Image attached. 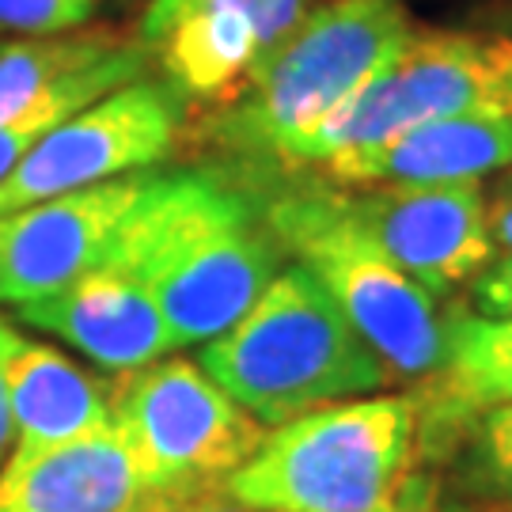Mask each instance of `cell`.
<instances>
[{"label": "cell", "instance_id": "603a6c76", "mask_svg": "<svg viewBox=\"0 0 512 512\" xmlns=\"http://www.w3.org/2000/svg\"><path fill=\"white\" fill-rule=\"evenodd\" d=\"M190 512H255V509H247V505H239V501H232V497L224 494H213L205 497L202 505H194Z\"/></svg>", "mask_w": 512, "mask_h": 512}, {"label": "cell", "instance_id": "4fadbf2b", "mask_svg": "<svg viewBox=\"0 0 512 512\" xmlns=\"http://www.w3.org/2000/svg\"><path fill=\"white\" fill-rule=\"evenodd\" d=\"M327 175L342 186H429L482 179L512 167V114H448L399 129L380 145L330 156Z\"/></svg>", "mask_w": 512, "mask_h": 512}, {"label": "cell", "instance_id": "5bb4252c", "mask_svg": "<svg viewBox=\"0 0 512 512\" xmlns=\"http://www.w3.org/2000/svg\"><path fill=\"white\" fill-rule=\"evenodd\" d=\"M137 38L183 99L220 107L236 99L262 57L255 19L236 0H152Z\"/></svg>", "mask_w": 512, "mask_h": 512}, {"label": "cell", "instance_id": "d6986e66", "mask_svg": "<svg viewBox=\"0 0 512 512\" xmlns=\"http://www.w3.org/2000/svg\"><path fill=\"white\" fill-rule=\"evenodd\" d=\"M99 0H0V31L12 35H61L88 27Z\"/></svg>", "mask_w": 512, "mask_h": 512}, {"label": "cell", "instance_id": "9a60e30c", "mask_svg": "<svg viewBox=\"0 0 512 512\" xmlns=\"http://www.w3.org/2000/svg\"><path fill=\"white\" fill-rule=\"evenodd\" d=\"M12 452H42L110 425V380L61 349L16 334L4 361Z\"/></svg>", "mask_w": 512, "mask_h": 512}, {"label": "cell", "instance_id": "8992f818", "mask_svg": "<svg viewBox=\"0 0 512 512\" xmlns=\"http://www.w3.org/2000/svg\"><path fill=\"white\" fill-rule=\"evenodd\" d=\"M110 425L148 486L190 509L220 494L266 440V425L186 357L114 372Z\"/></svg>", "mask_w": 512, "mask_h": 512}, {"label": "cell", "instance_id": "9c48e42d", "mask_svg": "<svg viewBox=\"0 0 512 512\" xmlns=\"http://www.w3.org/2000/svg\"><path fill=\"white\" fill-rule=\"evenodd\" d=\"M357 228L372 236L421 289L448 296L497 255L482 179L429 186H349L338 194Z\"/></svg>", "mask_w": 512, "mask_h": 512}, {"label": "cell", "instance_id": "ac0fdd59", "mask_svg": "<svg viewBox=\"0 0 512 512\" xmlns=\"http://www.w3.org/2000/svg\"><path fill=\"white\" fill-rule=\"evenodd\" d=\"M467 486L478 505L512 512V403L482 410L467 433Z\"/></svg>", "mask_w": 512, "mask_h": 512}, {"label": "cell", "instance_id": "8fae6325", "mask_svg": "<svg viewBox=\"0 0 512 512\" xmlns=\"http://www.w3.org/2000/svg\"><path fill=\"white\" fill-rule=\"evenodd\" d=\"M0 512H190L152 490L114 425L42 452H8Z\"/></svg>", "mask_w": 512, "mask_h": 512}, {"label": "cell", "instance_id": "30bf717a", "mask_svg": "<svg viewBox=\"0 0 512 512\" xmlns=\"http://www.w3.org/2000/svg\"><path fill=\"white\" fill-rule=\"evenodd\" d=\"M152 175L133 171L0 217V304H31L103 262Z\"/></svg>", "mask_w": 512, "mask_h": 512}, {"label": "cell", "instance_id": "ffe728a7", "mask_svg": "<svg viewBox=\"0 0 512 512\" xmlns=\"http://www.w3.org/2000/svg\"><path fill=\"white\" fill-rule=\"evenodd\" d=\"M471 304L475 315H512V251L494 255L482 266V274L471 277Z\"/></svg>", "mask_w": 512, "mask_h": 512}, {"label": "cell", "instance_id": "5b68a950", "mask_svg": "<svg viewBox=\"0 0 512 512\" xmlns=\"http://www.w3.org/2000/svg\"><path fill=\"white\" fill-rule=\"evenodd\" d=\"M266 228L274 232L277 247L300 258V266L327 289L391 376L425 384L437 372L448 315L440 311L437 296L403 274L372 236L357 228L334 190L277 198Z\"/></svg>", "mask_w": 512, "mask_h": 512}, {"label": "cell", "instance_id": "2e32d148", "mask_svg": "<svg viewBox=\"0 0 512 512\" xmlns=\"http://www.w3.org/2000/svg\"><path fill=\"white\" fill-rule=\"evenodd\" d=\"M148 46L114 27H76L0 46V126L80 84H114L148 73Z\"/></svg>", "mask_w": 512, "mask_h": 512}, {"label": "cell", "instance_id": "7a4b0ae2", "mask_svg": "<svg viewBox=\"0 0 512 512\" xmlns=\"http://www.w3.org/2000/svg\"><path fill=\"white\" fill-rule=\"evenodd\" d=\"M414 395L342 399L277 425L220 494L255 512H440Z\"/></svg>", "mask_w": 512, "mask_h": 512}, {"label": "cell", "instance_id": "277c9868", "mask_svg": "<svg viewBox=\"0 0 512 512\" xmlns=\"http://www.w3.org/2000/svg\"><path fill=\"white\" fill-rule=\"evenodd\" d=\"M414 35L403 0H327L258 57L217 118L239 152L296 164V152Z\"/></svg>", "mask_w": 512, "mask_h": 512}, {"label": "cell", "instance_id": "52a82bcc", "mask_svg": "<svg viewBox=\"0 0 512 512\" xmlns=\"http://www.w3.org/2000/svg\"><path fill=\"white\" fill-rule=\"evenodd\" d=\"M512 114V42L463 31H414L406 46L346 99L296 152V164H327L380 145L399 129L448 114Z\"/></svg>", "mask_w": 512, "mask_h": 512}, {"label": "cell", "instance_id": "3957f363", "mask_svg": "<svg viewBox=\"0 0 512 512\" xmlns=\"http://www.w3.org/2000/svg\"><path fill=\"white\" fill-rule=\"evenodd\" d=\"M198 365L262 425L361 399L391 380L380 353L304 266L274 274L232 327L205 342Z\"/></svg>", "mask_w": 512, "mask_h": 512}, {"label": "cell", "instance_id": "ba28073f", "mask_svg": "<svg viewBox=\"0 0 512 512\" xmlns=\"http://www.w3.org/2000/svg\"><path fill=\"white\" fill-rule=\"evenodd\" d=\"M183 126V95L167 80H129L69 114L0 183V217L167 160Z\"/></svg>", "mask_w": 512, "mask_h": 512}, {"label": "cell", "instance_id": "7c38bea8", "mask_svg": "<svg viewBox=\"0 0 512 512\" xmlns=\"http://www.w3.org/2000/svg\"><path fill=\"white\" fill-rule=\"evenodd\" d=\"M16 319L80 349L107 372H133L179 349L152 293L114 262H95L65 289L19 304Z\"/></svg>", "mask_w": 512, "mask_h": 512}, {"label": "cell", "instance_id": "e0dca14e", "mask_svg": "<svg viewBox=\"0 0 512 512\" xmlns=\"http://www.w3.org/2000/svg\"><path fill=\"white\" fill-rule=\"evenodd\" d=\"M414 403L418 418H429L437 429H452L482 410L512 403V315L490 319L452 311L444 357L425 380V395H414Z\"/></svg>", "mask_w": 512, "mask_h": 512}, {"label": "cell", "instance_id": "44dd1931", "mask_svg": "<svg viewBox=\"0 0 512 512\" xmlns=\"http://www.w3.org/2000/svg\"><path fill=\"white\" fill-rule=\"evenodd\" d=\"M486 224H490L494 251H512V175L497 186V194L486 202Z\"/></svg>", "mask_w": 512, "mask_h": 512}, {"label": "cell", "instance_id": "7402d4cb", "mask_svg": "<svg viewBox=\"0 0 512 512\" xmlns=\"http://www.w3.org/2000/svg\"><path fill=\"white\" fill-rule=\"evenodd\" d=\"M19 330L0 315V467L12 452V410H8V387H4V361H8V349L16 342Z\"/></svg>", "mask_w": 512, "mask_h": 512}, {"label": "cell", "instance_id": "6da1fadb", "mask_svg": "<svg viewBox=\"0 0 512 512\" xmlns=\"http://www.w3.org/2000/svg\"><path fill=\"white\" fill-rule=\"evenodd\" d=\"M277 239L236 190L209 175H152L103 262L145 285L175 346H205L277 274Z\"/></svg>", "mask_w": 512, "mask_h": 512}]
</instances>
